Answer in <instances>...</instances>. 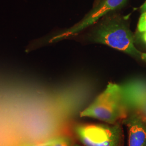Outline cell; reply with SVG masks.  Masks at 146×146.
<instances>
[{
	"instance_id": "obj_1",
	"label": "cell",
	"mask_w": 146,
	"mask_h": 146,
	"mask_svg": "<svg viewBox=\"0 0 146 146\" xmlns=\"http://www.w3.org/2000/svg\"><path fill=\"white\" fill-rule=\"evenodd\" d=\"M128 114L122 99L121 86L110 82L80 115L82 117L92 118L113 125L122 122Z\"/></svg>"
},
{
	"instance_id": "obj_6",
	"label": "cell",
	"mask_w": 146,
	"mask_h": 146,
	"mask_svg": "<svg viewBox=\"0 0 146 146\" xmlns=\"http://www.w3.org/2000/svg\"><path fill=\"white\" fill-rule=\"evenodd\" d=\"M74 143L70 137L62 136L49 141L44 146H72Z\"/></svg>"
},
{
	"instance_id": "obj_2",
	"label": "cell",
	"mask_w": 146,
	"mask_h": 146,
	"mask_svg": "<svg viewBox=\"0 0 146 146\" xmlns=\"http://www.w3.org/2000/svg\"><path fill=\"white\" fill-rule=\"evenodd\" d=\"M91 38L95 43L141 58L142 53L136 48L131 32L125 22L119 17L110 16L106 19L93 32Z\"/></svg>"
},
{
	"instance_id": "obj_3",
	"label": "cell",
	"mask_w": 146,
	"mask_h": 146,
	"mask_svg": "<svg viewBox=\"0 0 146 146\" xmlns=\"http://www.w3.org/2000/svg\"><path fill=\"white\" fill-rule=\"evenodd\" d=\"M74 132L84 146H125L123 125L118 122L113 125L106 123H78Z\"/></svg>"
},
{
	"instance_id": "obj_7",
	"label": "cell",
	"mask_w": 146,
	"mask_h": 146,
	"mask_svg": "<svg viewBox=\"0 0 146 146\" xmlns=\"http://www.w3.org/2000/svg\"><path fill=\"white\" fill-rule=\"evenodd\" d=\"M138 31L143 33L146 32V11L142 13L137 26Z\"/></svg>"
},
{
	"instance_id": "obj_10",
	"label": "cell",
	"mask_w": 146,
	"mask_h": 146,
	"mask_svg": "<svg viewBox=\"0 0 146 146\" xmlns=\"http://www.w3.org/2000/svg\"><path fill=\"white\" fill-rule=\"evenodd\" d=\"M142 37L143 40L146 42V32H145L143 33V35H142Z\"/></svg>"
},
{
	"instance_id": "obj_5",
	"label": "cell",
	"mask_w": 146,
	"mask_h": 146,
	"mask_svg": "<svg viewBox=\"0 0 146 146\" xmlns=\"http://www.w3.org/2000/svg\"><path fill=\"white\" fill-rule=\"evenodd\" d=\"M127 130V146H146V122L134 111L122 121Z\"/></svg>"
},
{
	"instance_id": "obj_8",
	"label": "cell",
	"mask_w": 146,
	"mask_h": 146,
	"mask_svg": "<svg viewBox=\"0 0 146 146\" xmlns=\"http://www.w3.org/2000/svg\"><path fill=\"white\" fill-rule=\"evenodd\" d=\"M140 11L142 13L143 12H146V1L145 2V3L142 5L140 8Z\"/></svg>"
},
{
	"instance_id": "obj_11",
	"label": "cell",
	"mask_w": 146,
	"mask_h": 146,
	"mask_svg": "<svg viewBox=\"0 0 146 146\" xmlns=\"http://www.w3.org/2000/svg\"><path fill=\"white\" fill-rule=\"evenodd\" d=\"M84 146L82 145V144H81L80 143H76V142H75L74 143V144L73 145V146Z\"/></svg>"
},
{
	"instance_id": "obj_9",
	"label": "cell",
	"mask_w": 146,
	"mask_h": 146,
	"mask_svg": "<svg viewBox=\"0 0 146 146\" xmlns=\"http://www.w3.org/2000/svg\"><path fill=\"white\" fill-rule=\"evenodd\" d=\"M141 58L142 60H146V53H142V56H141Z\"/></svg>"
},
{
	"instance_id": "obj_4",
	"label": "cell",
	"mask_w": 146,
	"mask_h": 146,
	"mask_svg": "<svg viewBox=\"0 0 146 146\" xmlns=\"http://www.w3.org/2000/svg\"><path fill=\"white\" fill-rule=\"evenodd\" d=\"M127 1V0H104L84 20L67 31L54 37L52 41H55L78 34V33L94 24L102 17L112 11L123 7L125 5Z\"/></svg>"
}]
</instances>
